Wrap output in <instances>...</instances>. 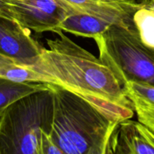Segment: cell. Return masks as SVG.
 <instances>
[{
	"label": "cell",
	"mask_w": 154,
	"mask_h": 154,
	"mask_svg": "<svg viewBox=\"0 0 154 154\" xmlns=\"http://www.w3.org/2000/svg\"><path fill=\"white\" fill-rule=\"evenodd\" d=\"M142 4H153L154 5V0H149V1H147V2L142 3Z\"/></svg>",
	"instance_id": "obj_18"
},
{
	"label": "cell",
	"mask_w": 154,
	"mask_h": 154,
	"mask_svg": "<svg viewBox=\"0 0 154 154\" xmlns=\"http://www.w3.org/2000/svg\"><path fill=\"white\" fill-rule=\"evenodd\" d=\"M123 87L138 121L154 132V86L128 81Z\"/></svg>",
	"instance_id": "obj_9"
},
{
	"label": "cell",
	"mask_w": 154,
	"mask_h": 154,
	"mask_svg": "<svg viewBox=\"0 0 154 154\" xmlns=\"http://www.w3.org/2000/svg\"><path fill=\"white\" fill-rule=\"evenodd\" d=\"M47 39L48 48L31 66L57 84L83 98L108 118L120 123L134 116L132 102L111 69L63 33Z\"/></svg>",
	"instance_id": "obj_1"
},
{
	"label": "cell",
	"mask_w": 154,
	"mask_h": 154,
	"mask_svg": "<svg viewBox=\"0 0 154 154\" xmlns=\"http://www.w3.org/2000/svg\"><path fill=\"white\" fill-rule=\"evenodd\" d=\"M0 17L17 21L14 10V0H0Z\"/></svg>",
	"instance_id": "obj_15"
},
{
	"label": "cell",
	"mask_w": 154,
	"mask_h": 154,
	"mask_svg": "<svg viewBox=\"0 0 154 154\" xmlns=\"http://www.w3.org/2000/svg\"><path fill=\"white\" fill-rule=\"evenodd\" d=\"M48 88V84L45 83L17 82L0 78V117L11 105L19 99Z\"/></svg>",
	"instance_id": "obj_11"
},
{
	"label": "cell",
	"mask_w": 154,
	"mask_h": 154,
	"mask_svg": "<svg viewBox=\"0 0 154 154\" xmlns=\"http://www.w3.org/2000/svg\"><path fill=\"white\" fill-rule=\"evenodd\" d=\"M52 120L49 87L17 101L0 117V154H36L42 132H51Z\"/></svg>",
	"instance_id": "obj_3"
},
{
	"label": "cell",
	"mask_w": 154,
	"mask_h": 154,
	"mask_svg": "<svg viewBox=\"0 0 154 154\" xmlns=\"http://www.w3.org/2000/svg\"><path fill=\"white\" fill-rule=\"evenodd\" d=\"M69 14H85L123 26H133V15L142 5L138 0H58Z\"/></svg>",
	"instance_id": "obj_6"
},
{
	"label": "cell",
	"mask_w": 154,
	"mask_h": 154,
	"mask_svg": "<svg viewBox=\"0 0 154 154\" xmlns=\"http://www.w3.org/2000/svg\"><path fill=\"white\" fill-rule=\"evenodd\" d=\"M114 134L111 138V141H110L109 144L106 148L104 149L102 151L97 152V153H94L93 154H115V151H114Z\"/></svg>",
	"instance_id": "obj_16"
},
{
	"label": "cell",
	"mask_w": 154,
	"mask_h": 154,
	"mask_svg": "<svg viewBox=\"0 0 154 154\" xmlns=\"http://www.w3.org/2000/svg\"><path fill=\"white\" fill-rule=\"evenodd\" d=\"M14 10L20 24L37 33L60 31L69 15L58 0H14Z\"/></svg>",
	"instance_id": "obj_5"
},
{
	"label": "cell",
	"mask_w": 154,
	"mask_h": 154,
	"mask_svg": "<svg viewBox=\"0 0 154 154\" xmlns=\"http://www.w3.org/2000/svg\"><path fill=\"white\" fill-rule=\"evenodd\" d=\"M138 1H139L141 3H144V2H147L149 1V0H138Z\"/></svg>",
	"instance_id": "obj_19"
},
{
	"label": "cell",
	"mask_w": 154,
	"mask_h": 154,
	"mask_svg": "<svg viewBox=\"0 0 154 154\" xmlns=\"http://www.w3.org/2000/svg\"><path fill=\"white\" fill-rule=\"evenodd\" d=\"M113 23L102 18L85 14H72L64 20L60 30L75 35L95 39L103 34Z\"/></svg>",
	"instance_id": "obj_10"
},
{
	"label": "cell",
	"mask_w": 154,
	"mask_h": 154,
	"mask_svg": "<svg viewBox=\"0 0 154 154\" xmlns=\"http://www.w3.org/2000/svg\"><path fill=\"white\" fill-rule=\"evenodd\" d=\"M141 4H142V3H141ZM143 5H144L148 6V7L150 8H151L152 10H153V11H154V5L153 4H143Z\"/></svg>",
	"instance_id": "obj_17"
},
{
	"label": "cell",
	"mask_w": 154,
	"mask_h": 154,
	"mask_svg": "<svg viewBox=\"0 0 154 154\" xmlns=\"http://www.w3.org/2000/svg\"><path fill=\"white\" fill-rule=\"evenodd\" d=\"M114 142L115 154H154V132L130 119L119 123Z\"/></svg>",
	"instance_id": "obj_8"
},
{
	"label": "cell",
	"mask_w": 154,
	"mask_h": 154,
	"mask_svg": "<svg viewBox=\"0 0 154 154\" xmlns=\"http://www.w3.org/2000/svg\"><path fill=\"white\" fill-rule=\"evenodd\" d=\"M99 59L120 81L154 86V50L146 46L135 26L112 24L94 39Z\"/></svg>",
	"instance_id": "obj_4"
},
{
	"label": "cell",
	"mask_w": 154,
	"mask_h": 154,
	"mask_svg": "<svg viewBox=\"0 0 154 154\" xmlns=\"http://www.w3.org/2000/svg\"><path fill=\"white\" fill-rule=\"evenodd\" d=\"M42 48L32 38L29 29L17 21L0 17V54L31 67Z\"/></svg>",
	"instance_id": "obj_7"
},
{
	"label": "cell",
	"mask_w": 154,
	"mask_h": 154,
	"mask_svg": "<svg viewBox=\"0 0 154 154\" xmlns=\"http://www.w3.org/2000/svg\"><path fill=\"white\" fill-rule=\"evenodd\" d=\"M36 154H66L60 149L51 138L50 132H42L40 143Z\"/></svg>",
	"instance_id": "obj_14"
},
{
	"label": "cell",
	"mask_w": 154,
	"mask_h": 154,
	"mask_svg": "<svg viewBox=\"0 0 154 154\" xmlns=\"http://www.w3.org/2000/svg\"><path fill=\"white\" fill-rule=\"evenodd\" d=\"M133 23L141 42L154 50V11L147 5H142L135 12Z\"/></svg>",
	"instance_id": "obj_13"
},
{
	"label": "cell",
	"mask_w": 154,
	"mask_h": 154,
	"mask_svg": "<svg viewBox=\"0 0 154 154\" xmlns=\"http://www.w3.org/2000/svg\"><path fill=\"white\" fill-rule=\"evenodd\" d=\"M48 85L53 94L50 135L54 142L66 154H93L106 148L119 123L72 92Z\"/></svg>",
	"instance_id": "obj_2"
},
{
	"label": "cell",
	"mask_w": 154,
	"mask_h": 154,
	"mask_svg": "<svg viewBox=\"0 0 154 154\" xmlns=\"http://www.w3.org/2000/svg\"><path fill=\"white\" fill-rule=\"evenodd\" d=\"M0 78L17 82H38L52 84V81L45 75L13 59L0 54Z\"/></svg>",
	"instance_id": "obj_12"
}]
</instances>
